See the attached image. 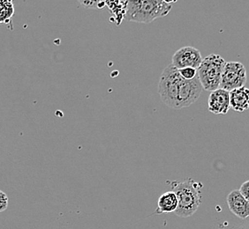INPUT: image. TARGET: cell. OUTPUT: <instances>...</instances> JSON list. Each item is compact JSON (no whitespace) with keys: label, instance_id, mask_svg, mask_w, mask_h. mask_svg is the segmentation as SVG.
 Segmentation results:
<instances>
[{"label":"cell","instance_id":"obj_8","mask_svg":"<svg viewBox=\"0 0 249 229\" xmlns=\"http://www.w3.org/2000/svg\"><path fill=\"white\" fill-rule=\"evenodd\" d=\"M227 204L231 212L240 219L249 217V202L240 194L239 190H234L227 196Z\"/></svg>","mask_w":249,"mask_h":229},{"label":"cell","instance_id":"obj_13","mask_svg":"<svg viewBox=\"0 0 249 229\" xmlns=\"http://www.w3.org/2000/svg\"><path fill=\"white\" fill-rule=\"evenodd\" d=\"M84 7L86 8H93V9H101L105 8V5H106V2H101V1H81L80 2Z\"/></svg>","mask_w":249,"mask_h":229},{"label":"cell","instance_id":"obj_3","mask_svg":"<svg viewBox=\"0 0 249 229\" xmlns=\"http://www.w3.org/2000/svg\"><path fill=\"white\" fill-rule=\"evenodd\" d=\"M171 185L178 198V208L174 213L180 218H188L195 214L202 201L201 182L188 178L183 181H174Z\"/></svg>","mask_w":249,"mask_h":229},{"label":"cell","instance_id":"obj_1","mask_svg":"<svg viewBox=\"0 0 249 229\" xmlns=\"http://www.w3.org/2000/svg\"><path fill=\"white\" fill-rule=\"evenodd\" d=\"M202 89L198 76L191 81L184 80L172 64L164 68L158 84V94L161 100L174 110L194 104L199 99Z\"/></svg>","mask_w":249,"mask_h":229},{"label":"cell","instance_id":"obj_14","mask_svg":"<svg viewBox=\"0 0 249 229\" xmlns=\"http://www.w3.org/2000/svg\"><path fill=\"white\" fill-rule=\"evenodd\" d=\"M9 198L4 191H0V213L4 212L8 208Z\"/></svg>","mask_w":249,"mask_h":229},{"label":"cell","instance_id":"obj_11","mask_svg":"<svg viewBox=\"0 0 249 229\" xmlns=\"http://www.w3.org/2000/svg\"><path fill=\"white\" fill-rule=\"evenodd\" d=\"M15 15V5L13 1H0V24L12 23Z\"/></svg>","mask_w":249,"mask_h":229},{"label":"cell","instance_id":"obj_6","mask_svg":"<svg viewBox=\"0 0 249 229\" xmlns=\"http://www.w3.org/2000/svg\"><path fill=\"white\" fill-rule=\"evenodd\" d=\"M202 60L203 58L199 49L191 46H186L174 53L172 65L178 70L184 68H195L197 70L201 65Z\"/></svg>","mask_w":249,"mask_h":229},{"label":"cell","instance_id":"obj_15","mask_svg":"<svg viewBox=\"0 0 249 229\" xmlns=\"http://www.w3.org/2000/svg\"><path fill=\"white\" fill-rule=\"evenodd\" d=\"M239 191H240V194L246 198V200L249 202V180L242 183Z\"/></svg>","mask_w":249,"mask_h":229},{"label":"cell","instance_id":"obj_4","mask_svg":"<svg viewBox=\"0 0 249 229\" xmlns=\"http://www.w3.org/2000/svg\"><path fill=\"white\" fill-rule=\"evenodd\" d=\"M225 65V59L216 54H211L202 60L201 65L197 69V74L204 90L212 92L220 87Z\"/></svg>","mask_w":249,"mask_h":229},{"label":"cell","instance_id":"obj_2","mask_svg":"<svg viewBox=\"0 0 249 229\" xmlns=\"http://www.w3.org/2000/svg\"><path fill=\"white\" fill-rule=\"evenodd\" d=\"M173 3L163 0L127 1L124 19L138 23H150L168 15Z\"/></svg>","mask_w":249,"mask_h":229},{"label":"cell","instance_id":"obj_5","mask_svg":"<svg viewBox=\"0 0 249 229\" xmlns=\"http://www.w3.org/2000/svg\"><path fill=\"white\" fill-rule=\"evenodd\" d=\"M247 82V70L240 62H228L225 65L220 87L231 92L237 88L245 86Z\"/></svg>","mask_w":249,"mask_h":229},{"label":"cell","instance_id":"obj_9","mask_svg":"<svg viewBox=\"0 0 249 229\" xmlns=\"http://www.w3.org/2000/svg\"><path fill=\"white\" fill-rule=\"evenodd\" d=\"M230 105L232 110L242 113L249 109V89L242 86L230 92Z\"/></svg>","mask_w":249,"mask_h":229},{"label":"cell","instance_id":"obj_7","mask_svg":"<svg viewBox=\"0 0 249 229\" xmlns=\"http://www.w3.org/2000/svg\"><path fill=\"white\" fill-rule=\"evenodd\" d=\"M209 110L215 114H226L230 110V92L218 88L212 91L209 97Z\"/></svg>","mask_w":249,"mask_h":229},{"label":"cell","instance_id":"obj_12","mask_svg":"<svg viewBox=\"0 0 249 229\" xmlns=\"http://www.w3.org/2000/svg\"><path fill=\"white\" fill-rule=\"evenodd\" d=\"M178 72H179L180 76L182 77L184 80H187V81H191L198 76L197 70L195 68H184V69L178 70Z\"/></svg>","mask_w":249,"mask_h":229},{"label":"cell","instance_id":"obj_10","mask_svg":"<svg viewBox=\"0 0 249 229\" xmlns=\"http://www.w3.org/2000/svg\"><path fill=\"white\" fill-rule=\"evenodd\" d=\"M178 208V198L173 191H166L159 196L158 202V213H172Z\"/></svg>","mask_w":249,"mask_h":229}]
</instances>
